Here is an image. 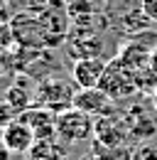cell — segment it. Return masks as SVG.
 Returning a JSON list of instances; mask_svg holds the SVG:
<instances>
[{
  "instance_id": "1",
  "label": "cell",
  "mask_w": 157,
  "mask_h": 160,
  "mask_svg": "<svg viewBox=\"0 0 157 160\" xmlns=\"http://www.w3.org/2000/svg\"><path fill=\"white\" fill-rule=\"evenodd\" d=\"M76 84H69L61 77H47L37 84L35 89V106L49 108L54 113H61L66 108L74 106V96H76Z\"/></svg>"
},
{
  "instance_id": "2",
  "label": "cell",
  "mask_w": 157,
  "mask_h": 160,
  "mask_svg": "<svg viewBox=\"0 0 157 160\" xmlns=\"http://www.w3.org/2000/svg\"><path fill=\"white\" fill-rule=\"evenodd\" d=\"M111 99L116 101H128L137 94V86H135V72L128 69L118 57H111L108 64H106V72L101 77V84H98Z\"/></svg>"
},
{
  "instance_id": "3",
  "label": "cell",
  "mask_w": 157,
  "mask_h": 160,
  "mask_svg": "<svg viewBox=\"0 0 157 160\" xmlns=\"http://www.w3.org/2000/svg\"><path fill=\"white\" fill-rule=\"evenodd\" d=\"M93 128H96V118L83 113L76 106L57 113V138L64 140V143L93 140Z\"/></svg>"
},
{
  "instance_id": "4",
  "label": "cell",
  "mask_w": 157,
  "mask_h": 160,
  "mask_svg": "<svg viewBox=\"0 0 157 160\" xmlns=\"http://www.w3.org/2000/svg\"><path fill=\"white\" fill-rule=\"evenodd\" d=\"M128 138H133V136H130V128H128V121L123 116V111L96 118V128H93L96 143H101V145H125Z\"/></svg>"
},
{
  "instance_id": "5",
  "label": "cell",
  "mask_w": 157,
  "mask_h": 160,
  "mask_svg": "<svg viewBox=\"0 0 157 160\" xmlns=\"http://www.w3.org/2000/svg\"><path fill=\"white\" fill-rule=\"evenodd\" d=\"M74 106L81 108L83 113L93 116V118L108 116V113H116V101L111 99L101 86H93V89H76Z\"/></svg>"
},
{
  "instance_id": "6",
  "label": "cell",
  "mask_w": 157,
  "mask_h": 160,
  "mask_svg": "<svg viewBox=\"0 0 157 160\" xmlns=\"http://www.w3.org/2000/svg\"><path fill=\"white\" fill-rule=\"evenodd\" d=\"M0 140L5 143V148L10 150V153H20V155H27L30 153V148L35 145V131L25 123V121L15 116V118L10 121L2 131H0Z\"/></svg>"
},
{
  "instance_id": "7",
  "label": "cell",
  "mask_w": 157,
  "mask_h": 160,
  "mask_svg": "<svg viewBox=\"0 0 157 160\" xmlns=\"http://www.w3.org/2000/svg\"><path fill=\"white\" fill-rule=\"evenodd\" d=\"M123 116L128 121V128H130V136L133 138L152 140L157 136V113L152 116L145 103H133L128 111H123Z\"/></svg>"
},
{
  "instance_id": "8",
  "label": "cell",
  "mask_w": 157,
  "mask_h": 160,
  "mask_svg": "<svg viewBox=\"0 0 157 160\" xmlns=\"http://www.w3.org/2000/svg\"><path fill=\"white\" fill-rule=\"evenodd\" d=\"M108 59L103 57H81L71 67V79L76 84V89H93L101 84V77L106 72Z\"/></svg>"
},
{
  "instance_id": "9",
  "label": "cell",
  "mask_w": 157,
  "mask_h": 160,
  "mask_svg": "<svg viewBox=\"0 0 157 160\" xmlns=\"http://www.w3.org/2000/svg\"><path fill=\"white\" fill-rule=\"evenodd\" d=\"M20 118L35 131V138L37 140L57 138V113L54 111L42 108V106H32L25 113H20Z\"/></svg>"
},
{
  "instance_id": "10",
  "label": "cell",
  "mask_w": 157,
  "mask_h": 160,
  "mask_svg": "<svg viewBox=\"0 0 157 160\" xmlns=\"http://www.w3.org/2000/svg\"><path fill=\"white\" fill-rule=\"evenodd\" d=\"M5 103L15 111V113H25L27 108H32L35 106V94L27 89V84H25V79H17L7 91H5Z\"/></svg>"
},
{
  "instance_id": "11",
  "label": "cell",
  "mask_w": 157,
  "mask_h": 160,
  "mask_svg": "<svg viewBox=\"0 0 157 160\" xmlns=\"http://www.w3.org/2000/svg\"><path fill=\"white\" fill-rule=\"evenodd\" d=\"M59 158H66L64 145H59V138L35 140V145L27 153V160H59Z\"/></svg>"
},
{
  "instance_id": "12",
  "label": "cell",
  "mask_w": 157,
  "mask_h": 160,
  "mask_svg": "<svg viewBox=\"0 0 157 160\" xmlns=\"http://www.w3.org/2000/svg\"><path fill=\"white\" fill-rule=\"evenodd\" d=\"M150 25H152V20L145 15L142 8H133V10H128V12L120 18V30H123L128 37H133V35H137V32L150 30Z\"/></svg>"
},
{
  "instance_id": "13",
  "label": "cell",
  "mask_w": 157,
  "mask_h": 160,
  "mask_svg": "<svg viewBox=\"0 0 157 160\" xmlns=\"http://www.w3.org/2000/svg\"><path fill=\"white\" fill-rule=\"evenodd\" d=\"M133 153L135 148L130 145H101L96 140L91 145V155L96 160H133Z\"/></svg>"
},
{
  "instance_id": "14",
  "label": "cell",
  "mask_w": 157,
  "mask_h": 160,
  "mask_svg": "<svg viewBox=\"0 0 157 160\" xmlns=\"http://www.w3.org/2000/svg\"><path fill=\"white\" fill-rule=\"evenodd\" d=\"M135 86H137V94H145V96H152L157 91V72L150 64L135 72Z\"/></svg>"
},
{
  "instance_id": "15",
  "label": "cell",
  "mask_w": 157,
  "mask_h": 160,
  "mask_svg": "<svg viewBox=\"0 0 157 160\" xmlns=\"http://www.w3.org/2000/svg\"><path fill=\"white\" fill-rule=\"evenodd\" d=\"M133 160H157V140H145L140 143L133 153Z\"/></svg>"
},
{
  "instance_id": "16",
  "label": "cell",
  "mask_w": 157,
  "mask_h": 160,
  "mask_svg": "<svg viewBox=\"0 0 157 160\" xmlns=\"http://www.w3.org/2000/svg\"><path fill=\"white\" fill-rule=\"evenodd\" d=\"M15 27L10 20H0V49H7L15 44Z\"/></svg>"
},
{
  "instance_id": "17",
  "label": "cell",
  "mask_w": 157,
  "mask_h": 160,
  "mask_svg": "<svg viewBox=\"0 0 157 160\" xmlns=\"http://www.w3.org/2000/svg\"><path fill=\"white\" fill-rule=\"evenodd\" d=\"M15 116H17V113H15V111L5 103V99H2V101H0V131H2V128H5L12 118H15Z\"/></svg>"
},
{
  "instance_id": "18",
  "label": "cell",
  "mask_w": 157,
  "mask_h": 160,
  "mask_svg": "<svg viewBox=\"0 0 157 160\" xmlns=\"http://www.w3.org/2000/svg\"><path fill=\"white\" fill-rule=\"evenodd\" d=\"M140 8L145 10V15H147L152 22H157V0H142Z\"/></svg>"
},
{
  "instance_id": "19",
  "label": "cell",
  "mask_w": 157,
  "mask_h": 160,
  "mask_svg": "<svg viewBox=\"0 0 157 160\" xmlns=\"http://www.w3.org/2000/svg\"><path fill=\"white\" fill-rule=\"evenodd\" d=\"M10 155H12V153H10V150L5 148V143L0 140V160H10Z\"/></svg>"
},
{
  "instance_id": "20",
  "label": "cell",
  "mask_w": 157,
  "mask_h": 160,
  "mask_svg": "<svg viewBox=\"0 0 157 160\" xmlns=\"http://www.w3.org/2000/svg\"><path fill=\"white\" fill-rule=\"evenodd\" d=\"M150 67H152V69L157 72V47L152 49V57H150Z\"/></svg>"
},
{
  "instance_id": "21",
  "label": "cell",
  "mask_w": 157,
  "mask_h": 160,
  "mask_svg": "<svg viewBox=\"0 0 157 160\" xmlns=\"http://www.w3.org/2000/svg\"><path fill=\"white\" fill-rule=\"evenodd\" d=\"M2 52H5V49H0V72H2L5 67H7V57H5Z\"/></svg>"
},
{
  "instance_id": "22",
  "label": "cell",
  "mask_w": 157,
  "mask_h": 160,
  "mask_svg": "<svg viewBox=\"0 0 157 160\" xmlns=\"http://www.w3.org/2000/svg\"><path fill=\"white\" fill-rule=\"evenodd\" d=\"M150 103H152V108H155V113H157V91L150 96Z\"/></svg>"
},
{
  "instance_id": "23",
  "label": "cell",
  "mask_w": 157,
  "mask_h": 160,
  "mask_svg": "<svg viewBox=\"0 0 157 160\" xmlns=\"http://www.w3.org/2000/svg\"><path fill=\"white\" fill-rule=\"evenodd\" d=\"M86 160H96V158H93V155H88V158H86Z\"/></svg>"
},
{
  "instance_id": "24",
  "label": "cell",
  "mask_w": 157,
  "mask_h": 160,
  "mask_svg": "<svg viewBox=\"0 0 157 160\" xmlns=\"http://www.w3.org/2000/svg\"><path fill=\"white\" fill-rule=\"evenodd\" d=\"M59 160H66V158H59Z\"/></svg>"
}]
</instances>
